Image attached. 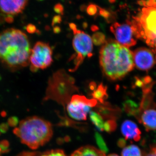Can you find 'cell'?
<instances>
[{
  "mask_svg": "<svg viewBox=\"0 0 156 156\" xmlns=\"http://www.w3.org/2000/svg\"><path fill=\"white\" fill-rule=\"evenodd\" d=\"M31 51L28 37L15 28H9L0 33V62L11 70L30 64Z\"/></svg>",
  "mask_w": 156,
  "mask_h": 156,
  "instance_id": "cell-1",
  "label": "cell"
},
{
  "mask_svg": "<svg viewBox=\"0 0 156 156\" xmlns=\"http://www.w3.org/2000/svg\"><path fill=\"white\" fill-rule=\"evenodd\" d=\"M101 67L105 75L112 80H120L134 66L133 53L115 40H106L101 48Z\"/></svg>",
  "mask_w": 156,
  "mask_h": 156,
  "instance_id": "cell-2",
  "label": "cell"
},
{
  "mask_svg": "<svg viewBox=\"0 0 156 156\" xmlns=\"http://www.w3.org/2000/svg\"><path fill=\"white\" fill-rule=\"evenodd\" d=\"M13 133L23 144L35 150L44 145L53 136L50 123L37 116L28 117L20 121Z\"/></svg>",
  "mask_w": 156,
  "mask_h": 156,
  "instance_id": "cell-3",
  "label": "cell"
},
{
  "mask_svg": "<svg viewBox=\"0 0 156 156\" xmlns=\"http://www.w3.org/2000/svg\"><path fill=\"white\" fill-rule=\"evenodd\" d=\"M133 21L139 38L144 40L156 53V1L148 0Z\"/></svg>",
  "mask_w": 156,
  "mask_h": 156,
  "instance_id": "cell-4",
  "label": "cell"
},
{
  "mask_svg": "<svg viewBox=\"0 0 156 156\" xmlns=\"http://www.w3.org/2000/svg\"><path fill=\"white\" fill-rule=\"evenodd\" d=\"M69 27L74 34L73 47L75 51V56L73 57V67L70 72H74L78 69L87 57L90 58L92 55L93 44L92 38L88 34L80 30L74 23H70Z\"/></svg>",
  "mask_w": 156,
  "mask_h": 156,
  "instance_id": "cell-5",
  "label": "cell"
},
{
  "mask_svg": "<svg viewBox=\"0 0 156 156\" xmlns=\"http://www.w3.org/2000/svg\"><path fill=\"white\" fill-rule=\"evenodd\" d=\"M53 51L50 45L43 42H37L31 49L30 63L31 70L34 72L44 69L53 62Z\"/></svg>",
  "mask_w": 156,
  "mask_h": 156,
  "instance_id": "cell-6",
  "label": "cell"
},
{
  "mask_svg": "<svg viewBox=\"0 0 156 156\" xmlns=\"http://www.w3.org/2000/svg\"><path fill=\"white\" fill-rule=\"evenodd\" d=\"M98 101L95 99H89L83 95H74L68 104L67 111L71 118L77 121L87 120L91 109L96 106Z\"/></svg>",
  "mask_w": 156,
  "mask_h": 156,
  "instance_id": "cell-7",
  "label": "cell"
},
{
  "mask_svg": "<svg viewBox=\"0 0 156 156\" xmlns=\"http://www.w3.org/2000/svg\"><path fill=\"white\" fill-rule=\"evenodd\" d=\"M111 31L114 35L116 41L127 48L134 46L139 38L134 23H115L111 26Z\"/></svg>",
  "mask_w": 156,
  "mask_h": 156,
  "instance_id": "cell-8",
  "label": "cell"
},
{
  "mask_svg": "<svg viewBox=\"0 0 156 156\" xmlns=\"http://www.w3.org/2000/svg\"><path fill=\"white\" fill-rule=\"evenodd\" d=\"M134 66L137 69L147 71L151 69L155 64V58L152 51L141 48L133 52Z\"/></svg>",
  "mask_w": 156,
  "mask_h": 156,
  "instance_id": "cell-9",
  "label": "cell"
},
{
  "mask_svg": "<svg viewBox=\"0 0 156 156\" xmlns=\"http://www.w3.org/2000/svg\"><path fill=\"white\" fill-rule=\"evenodd\" d=\"M28 0H0V13L12 17L22 13Z\"/></svg>",
  "mask_w": 156,
  "mask_h": 156,
  "instance_id": "cell-10",
  "label": "cell"
},
{
  "mask_svg": "<svg viewBox=\"0 0 156 156\" xmlns=\"http://www.w3.org/2000/svg\"><path fill=\"white\" fill-rule=\"evenodd\" d=\"M121 131L125 140H131L138 141L141 138V131L138 126L130 120H126L121 126Z\"/></svg>",
  "mask_w": 156,
  "mask_h": 156,
  "instance_id": "cell-11",
  "label": "cell"
},
{
  "mask_svg": "<svg viewBox=\"0 0 156 156\" xmlns=\"http://www.w3.org/2000/svg\"><path fill=\"white\" fill-rule=\"evenodd\" d=\"M138 121L145 127L147 131L156 130V110L149 108L140 114Z\"/></svg>",
  "mask_w": 156,
  "mask_h": 156,
  "instance_id": "cell-12",
  "label": "cell"
},
{
  "mask_svg": "<svg viewBox=\"0 0 156 156\" xmlns=\"http://www.w3.org/2000/svg\"><path fill=\"white\" fill-rule=\"evenodd\" d=\"M71 156H106L99 150L90 146L83 147L73 153Z\"/></svg>",
  "mask_w": 156,
  "mask_h": 156,
  "instance_id": "cell-13",
  "label": "cell"
},
{
  "mask_svg": "<svg viewBox=\"0 0 156 156\" xmlns=\"http://www.w3.org/2000/svg\"><path fill=\"white\" fill-rule=\"evenodd\" d=\"M107 87H105L103 84L98 85L97 88L93 90L92 95L93 99L99 101L101 104L104 103V101L108 98Z\"/></svg>",
  "mask_w": 156,
  "mask_h": 156,
  "instance_id": "cell-14",
  "label": "cell"
},
{
  "mask_svg": "<svg viewBox=\"0 0 156 156\" xmlns=\"http://www.w3.org/2000/svg\"><path fill=\"white\" fill-rule=\"evenodd\" d=\"M89 117L92 122L99 131H104L105 122L104 120L103 117L99 113L91 111L89 113Z\"/></svg>",
  "mask_w": 156,
  "mask_h": 156,
  "instance_id": "cell-15",
  "label": "cell"
},
{
  "mask_svg": "<svg viewBox=\"0 0 156 156\" xmlns=\"http://www.w3.org/2000/svg\"><path fill=\"white\" fill-rule=\"evenodd\" d=\"M122 156H142V155L138 147L135 145H130L123 148Z\"/></svg>",
  "mask_w": 156,
  "mask_h": 156,
  "instance_id": "cell-16",
  "label": "cell"
},
{
  "mask_svg": "<svg viewBox=\"0 0 156 156\" xmlns=\"http://www.w3.org/2000/svg\"><path fill=\"white\" fill-rule=\"evenodd\" d=\"M95 141L97 146L99 148V150L106 154L108 152V148L105 141L102 136L98 132H96L95 134Z\"/></svg>",
  "mask_w": 156,
  "mask_h": 156,
  "instance_id": "cell-17",
  "label": "cell"
},
{
  "mask_svg": "<svg viewBox=\"0 0 156 156\" xmlns=\"http://www.w3.org/2000/svg\"><path fill=\"white\" fill-rule=\"evenodd\" d=\"M92 39V43L96 46L103 44L106 41L105 35L101 32H97L94 34Z\"/></svg>",
  "mask_w": 156,
  "mask_h": 156,
  "instance_id": "cell-18",
  "label": "cell"
},
{
  "mask_svg": "<svg viewBox=\"0 0 156 156\" xmlns=\"http://www.w3.org/2000/svg\"><path fill=\"white\" fill-rule=\"evenodd\" d=\"M116 123L114 120L109 119L105 122L104 131L108 133L113 132L116 128Z\"/></svg>",
  "mask_w": 156,
  "mask_h": 156,
  "instance_id": "cell-19",
  "label": "cell"
},
{
  "mask_svg": "<svg viewBox=\"0 0 156 156\" xmlns=\"http://www.w3.org/2000/svg\"><path fill=\"white\" fill-rule=\"evenodd\" d=\"M36 156H67L61 150H54L48 151L44 153L37 154Z\"/></svg>",
  "mask_w": 156,
  "mask_h": 156,
  "instance_id": "cell-20",
  "label": "cell"
},
{
  "mask_svg": "<svg viewBox=\"0 0 156 156\" xmlns=\"http://www.w3.org/2000/svg\"><path fill=\"white\" fill-rule=\"evenodd\" d=\"M98 6L94 4H90L87 7V14L91 16H93L97 14L98 10Z\"/></svg>",
  "mask_w": 156,
  "mask_h": 156,
  "instance_id": "cell-21",
  "label": "cell"
},
{
  "mask_svg": "<svg viewBox=\"0 0 156 156\" xmlns=\"http://www.w3.org/2000/svg\"><path fill=\"white\" fill-rule=\"evenodd\" d=\"M18 119L15 117L10 118L8 121V124L11 127H17L18 125Z\"/></svg>",
  "mask_w": 156,
  "mask_h": 156,
  "instance_id": "cell-22",
  "label": "cell"
},
{
  "mask_svg": "<svg viewBox=\"0 0 156 156\" xmlns=\"http://www.w3.org/2000/svg\"><path fill=\"white\" fill-rule=\"evenodd\" d=\"M98 11H99V14L101 16H102L105 18H108L109 16L108 11L105 10V9H101L100 7H98Z\"/></svg>",
  "mask_w": 156,
  "mask_h": 156,
  "instance_id": "cell-23",
  "label": "cell"
},
{
  "mask_svg": "<svg viewBox=\"0 0 156 156\" xmlns=\"http://www.w3.org/2000/svg\"><path fill=\"white\" fill-rule=\"evenodd\" d=\"M54 11L57 14H63V8L62 5H61V4H58L56 5L54 7Z\"/></svg>",
  "mask_w": 156,
  "mask_h": 156,
  "instance_id": "cell-24",
  "label": "cell"
},
{
  "mask_svg": "<svg viewBox=\"0 0 156 156\" xmlns=\"http://www.w3.org/2000/svg\"><path fill=\"white\" fill-rule=\"evenodd\" d=\"M27 30L30 33L34 34L36 31L37 28L33 24H29L27 27Z\"/></svg>",
  "mask_w": 156,
  "mask_h": 156,
  "instance_id": "cell-25",
  "label": "cell"
},
{
  "mask_svg": "<svg viewBox=\"0 0 156 156\" xmlns=\"http://www.w3.org/2000/svg\"><path fill=\"white\" fill-rule=\"evenodd\" d=\"M61 21V17L59 15H57L55 16L53 18V21H52V24L54 25V24H56L57 23H59Z\"/></svg>",
  "mask_w": 156,
  "mask_h": 156,
  "instance_id": "cell-26",
  "label": "cell"
},
{
  "mask_svg": "<svg viewBox=\"0 0 156 156\" xmlns=\"http://www.w3.org/2000/svg\"><path fill=\"white\" fill-rule=\"evenodd\" d=\"M145 156H156V147H153L150 152Z\"/></svg>",
  "mask_w": 156,
  "mask_h": 156,
  "instance_id": "cell-27",
  "label": "cell"
},
{
  "mask_svg": "<svg viewBox=\"0 0 156 156\" xmlns=\"http://www.w3.org/2000/svg\"><path fill=\"white\" fill-rule=\"evenodd\" d=\"M126 140L120 139L118 141V146L120 147H123L126 145Z\"/></svg>",
  "mask_w": 156,
  "mask_h": 156,
  "instance_id": "cell-28",
  "label": "cell"
},
{
  "mask_svg": "<svg viewBox=\"0 0 156 156\" xmlns=\"http://www.w3.org/2000/svg\"><path fill=\"white\" fill-rule=\"evenodd\" d=\"M8 124H4L2 125H1L0 126V131L2 132L7 131V129L8 128Z\"/></svg>",
  "mask_w": 156,
  "mask_h": 156,
  "instance_id": "cell-29",
  "label": "cell"
},
{
  "mask_svg": "<svg viewBox=\"0 0 156 156\" xmlns=\"http://www.w3.org/2000/svg\"><path fill=\"white\" fill-rule=\"evenodd\" d=\"M54 31L55 32V33H59V32L60 31V29H59L58 27H56L54 28Z\"/></svg>",
  "mask_w": 156,
  "mask_h": 156,
  "instance_id": "cell-30",
  "label": "cell"
},
{
  "mask_svg": "<svg viewBox=\"0 0 156 156\" xmlns=\"http://www.w3.org/2000/svg\"><path fill=\"white\" fill-rule=\"evenodd\" d=\"M107 156H119L118 155L116 154H109Z\"/></svg>",
  "mask_w": 156,
  "mask_h": 156,
  "instance_id": "cell-31",
  "label": "cell"
},
{
  "mask_svg": "<svg viewBox=\"0 0 156 156\" xmlns=\"http://www.w3.org/2000/svg\"></svg>",
  "mask_w": 156,
  "mask_h": 156,
  "instance_id": "cell-32",
  "label": "cell"
}]
</instances>
